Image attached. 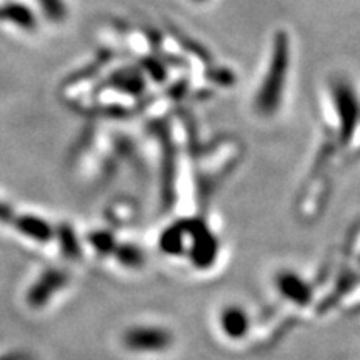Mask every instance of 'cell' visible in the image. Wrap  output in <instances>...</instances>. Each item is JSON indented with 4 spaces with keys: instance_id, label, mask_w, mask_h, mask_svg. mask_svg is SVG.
Listing matches in <instances>:
<instances>
[{
    "instance_id": "obj_2",
    "label": "cell",
    "mask_w": 360,
    "mask_h": 360,
    "mask_svg": "<svg viewBox=\"0 0 360 360\" xmlns=\"http://www.w3.org/2000/svg\"><path fill=\"white\" fill-rule=\"evenodd\" d=\"M44 6L49 15L53 17V19L60 15V4L57 0H44Z\"/></svg>"
},
{
    "instance_id": "obj_1",
    "label": "cell",
    "mask_w": 360,
    "mask_h": 360,
    "mask_svg": "<svg viewBox=\"0 0 360 360\" xmlns=\"http://www.w3.org/2000/svg\"><path fill=\"white\" fill-rule=\"evenodd\" d=\"M0 19L13 22L22 29H34V17L29 8L19 6V4H6L0 7Z\"/></svg>"
}]
</instances>
